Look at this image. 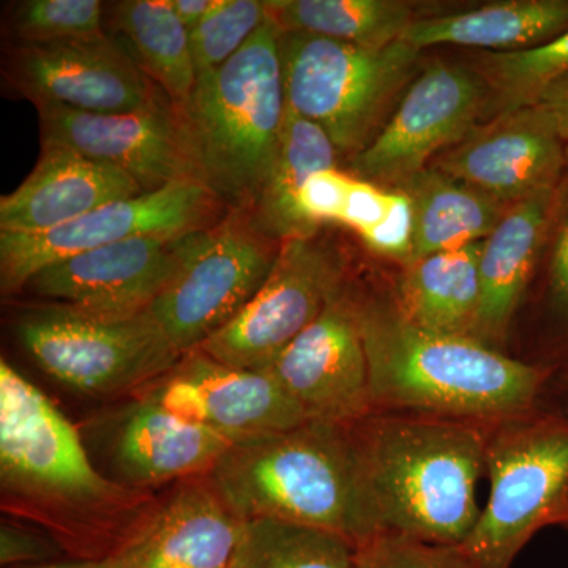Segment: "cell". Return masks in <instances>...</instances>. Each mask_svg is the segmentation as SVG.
<instances>
[{
	"mask_svg": "<svg viewBox=\"0 0 568 568\" xmlns=\"http://www.w3.org/2000/svg\"><path fill=\"white\" fill-rule=\"evenodd\" d=\"M104 7L99 0H24L11 13L20 44L102 36Z\"/></svg>",
	"mask_w": 568,
	"mask_h": 568,
	"instance_id": "33",
	"label": "cell"
},
{
	"mask_svg": "<svg viewBox=\"0 0 568 568\" xmlns=\"http://www.w3.org/2000/svg\"><path fill=\"white\" fill-rule=\"evenodd\" d=\"M132 175L61 142L41 141L39 162L0 200V233H48L103 205L142 194Z\"/></svg>",
	"mask_w": 568,
	"mask_h": 568,
	"instance_id": "19",
	"label": "cell"
},
{
	"mask_svg": "<svg viewBox=\"0 0 568 568\" xmlns=\"http://www.w3.org/2000/svg\"><path fill=\"white\" fill-rule=\"evenodd\" d=\"M355 568H474L458 547L377 534L357 545Z\"/></svg>",
	"mask_w": 568,
	"mask_h": 568,
	"instance_id": "34",
	"label": "cell"
},
{
	"mask_svg": "<svg viewBox=\"0 0 568 568\" xmlns=\"http://www.w3.org/2000/svg\"><path fill=\"white\" fill-rule=\"evenodd\" d=\"M211 481L242 521L301 523L357 545L375 536L349 425L306 422L239 440L213 467Z\"/></svg>",
	"mask_w": 568,
	"mask_h": 568,
	"instance_id": "3",
	"label": "cell"
},
{
	"mask_svg": "<svg viewBox=\"0 0 568 568\" xmlns=\"http://www.w3.org/2000/svg\"><path fill=\"white\" fill-rule=\"evenodd\" d=\"M231 209L203 182H181L103 205L48 233H0L3 295L67 257L138 237H183L222 222Z\"/></svg>",
	"mask_w": 568,
	"mask_h": 568,
	"instance_id": "10",
	"label": "cell"
},
{
	"mask_svg": "<svg viewBox=\"0 0 568 568\" xmlns=\"http://www.w3.org/2000/svg\"><path fill=\"white\" fill-rule=\"evenodd\" d=\"M331 223L345 224L373 252L407 263L413 253V209L402 190L343 174Z\"/></svg>",
	"mask_w": 568,
	"mask_h": 568,
	"instance_id": "30",
	"label": "cell"
},
{
	"mask_svg": "<svg viewBox=\"0 0 568 568\" xmlns=\"http://www.w3.org/2000/svg\"><path fill=\"white\" fill-rule=\"evenodd\" d=\"M537 104H541L552 115L558 125L560 138L568 141V77L549 85L541 93Z\"/></svg>",
	"mask_w": 568,
	"mask_h": 568,
	"instance_id": "37",
	"label": "cell"
},
{
	"mask_svg": "<svg viewBox=\"0 0 568 568\" xmlns=\"http://www.w3.org/2000/svg\"><path fill=\"white\" fill-rule=\"evenodd\" d=\"M487 102L480 77L433 62L407 85L375 140L353 156L355 174L368 182L405 181L425 170L437 152L465 140Z\"/></svg>",
	"mask_w": 568,
	"mask_h": 568,
	"instance_id": "14",
	"label": "cell"
},
{
	"mask_svg": "<svg viewBox=\"0 0 568 568\" xmlns=\"http://www.w3.org/2000/svg\"><path fill=\"white\" fill-rule=\"evenodd\" d=\"M564 141L541 104L496 115L440 155L437 170L511 205L556 190L564 168Z\"/></svg>",
	"mask_w": 568,
	"mask_h": 568,
	"instance_id": "18",
	"label": "cell"
},
{
	"mask_svg": "<svg viewBox=\"0 0 568 568\" xmlns=\"http://www.w3.org/2000/svg\"><path fill=\"white\" fill-rule=\"evenodd\" d=\"M185 237L130 239L74 254L44 267L24 290L92 316H140L173 275Z\"/></svg>",
	"mask_w": 568,
	"mask_h": 568,
	"instance_id": "17",
	"label": "cell"
},
{
	"mask_svg": "<svg viewBox=\"0 0 568 568\" xmlns=\"http://www.w3.org/2000/svg\"><path fill=\"white\" fill-rule=\"evenodd\" d=\"M0 476L9 491L67 506L118 499L69 418L6 361L0 364Z\"/></svg>",
	"mask_w": 568,
	"mask_h": 568,
	"instance_id": "9",
	"label": "cell"
},
{
	"mask_svg": "<svg viewBox=\"0 0 568 568\" xmlns=\"http://www.w3.org/2000/svg\"><path fill=\"white\" fill-rule=\"evenodd\" d=\"M480 65L496 115L532 106L549 85L568 77V31L530 50L488 52Z\"/></svg>",
	"mask_w": 568,
	"mask_h": 568,
	"instance_id": "31",
	"label": "cell"
},
{
	"mask_svg": "<svg viewBox=\"0 0 568 568\" xmlns=\"http://www.w3.org/2000/svg\"><path fill=\"white\" fill-rule=\"evenodd\" d=\"M338 155L320 125L287 108L275 162L250 211L253 226L280 244L308 239L297 215L298 192L317 171L334 170Z\"/></svg>",
	"mask_w": 568,
	"mask_h": 568,
	"instance_id": "26",
	"label": "cell"
},
{
	"mask_svg": "<svg viewBox=\"0 0 568 568\" xmlns=\"http://www.w3.org/2000/svg\"><path fill=\"white\" fill-rule=\"evenodd\" d=\"M413 209L409 261L485 241L508 205L437 170L425 168L398 183Z\"/></svg>",
	"mask_w": 568,
	"mask_h": 568,
	"instance_id": "24",
	"label": "cell"
},
{
	"mask_svg": "<svg viewBox=\"0 0 568 568\" xmlns=\"http://www.w3.org/2000/svg\"><path fill=\"white\" fill-rule=\"evenodd\" d=\"M357 544L334 530L256 518L244 521L227 568H355Z\"/></svg>",
	"mask_w": 568,
	"mask_h": 568,
	"instance_id": "29",
	"label": "cell"
},
{
	"mask_svg": "<svg viewBox=\"0 0 568 568\" xmlns=\"http://www.w3.org/2000/svg\"><path fill=\"white\" fill-rule=\"evenodd\" d=\"M268 20V0H216L205 20L190 31L196 73L231 61Z\"/></svg>",
	"mask_w": 568,
	"mask_h": 568,
	"instance_id": "32",
	"label": "cell"
},
{
	"mask_svg": "<svg viewBox=\"0 0 568 568\" xmlns=\"http://www.w3.org/2000/svg\"><path fill=\"white\" fill-rule=\"evenodd\" d=\"M267 372L310 422L351 425L373 413L357 304L342 287Z\"/></svg>",
	"mask_w": 568,
	"mask_h": 568,
	"instance_id": "15",
	"label": "cell"
},
{
	"mask_svg": "<svg viewBox=\"0 0 568 568\" xmlns=\"http://www.w3.org/2000/svg\"><path fill=\"white\" fill-rule=\"evenodd\" d=\"M36 108L41 141L61 142L97 162L118 166L144 193L181 182L205 183L192 123L185 108L171 100L125 114H91L59 104Z\"/></svg>",
	"mask_w": 568,
	"mask_h": 568,
	"instance_id": "11",
	"label": "cell"
},
{
	"mask_svg": "<svg viewBox=\"0 0 568 568\" xmlns=\"http://www.w3.org/2000/svg\"><path fill=\"white\" fill-rule=\"evenodd\" d=\"M349 428L375 536L465 544L481 511L488 425L375 410Z\"/></svg>",
	"mask_w": 568,
	"mask_h": 568,
	"instance_id": "1",
	"label": "cell"
},
{
	"mask_svg": "<svg viewBox=\"0 0 568 568\" xmlns=\"http://www.w3.org/2000/svg\"><path fill=\"white\" fill-rule=\"evenodd\" d=\"M215 2L216 0H171V6L182 24L193 31L211 13Z\"/></svg>",
	"mask_w": 568,
	"mask_h": 568,
	"instance_id": "38",
	"label": "cell"
},
{
	"mask_svg": "<svg viewBox=\"0 0 568 568\" xmlns=\"http://www.w3.org/2000/svg\"><path fill=\"white\" fill-rule=\"evenodd\" d=\"M14 335L52 379L85 395H114L162 379L183 355L152 312L112 320L61 304L31 306Z\"/></svg>",
	"mask_w": 568,
	"mask_h": 568,
	"instance_id": "7",
	"label": "cell"
},
{
	"mask_svg": "<svg viewBox=\"0 0 568 568\" xmlns=\"http://www.w3.org/2000/svg\"><path fill=\"white\" fill-rule=\"evenodd\" d=\"M242 526L211 480L194 481L122 538L104 568H227Z\"/></svg>",
	"mask_w": 568,
	"mask_h": 568,
	"instance_id": "20",
	"label": "cell"
},
{
	"mask_svg": "<svg viewBox=\"0 0 568 568\" xmlns=\"http://www.w3.org/2000/svg\"><path fill=\"white\" fill-rule=\"evenodd\" d=\"M551 284L559 304L568 310V215L560 227L552 253Z\"/></svg>",
	"mask_w": 568,
	"mask_h": 568,
	"instance_id": "36",
	"label": "cell"
},
{
	"mask_svg": "<svg viewBox=\"0 0 568 568\" xmlns=\"http://www.w3.org/2000/svg\"><path fill=\"white\" fill-rule=\"evenodd\" d=\"M567 31L568 0H508L416 20L402 40L420 51L436 44H457L515 52L540 47Z\"/></svg>",
	"mask_w": 568,
	"mask_h": 568,
	"instance_id": "23",
	"label": "cell"
},
{
	"mask_svg": "<svg viewBox=\"0 0 568 568\" xmlns=\"http://www.w3.org/2000/svg\"><path fill=\"white\" fill-rule=\"evenodd\" d=\"M112 425L110 458L118 476L132 485H155L211 474L234 443L171 414L151 394L119 410Z\"/></svg>",
	"mask_w": 568,
	"mask_h": 568,
	"instance_id": "21",
	"label": "cell"
},
{
	"mask_svg": "<svg viewBox=\"0 0 568 568\" xmlns=\"http://www.w3.org/2000/svg\"><path fill=\"white\" fill-rule=\"evenodd\" d=\"M271 18L283 32L308 33L365 48L402 40L416 21L413 7L398 0H268Z\"/></svg>",
	"mask_w": 568,
	"mask_h": 568,
	"instance_id": "28",
	"label": "cell"
},
{
	"mask_svg": "<svg viewBox=\"0 0 568 568\" xmlns=\"http://www.w3.org/2000/svg\"><path fill=\"white\" fill-rule=\"evenodd\" d=\"M373 413L489 425L528 414L544 373L469 335L429 331L398 306L357 304Z\"/></svg>",
	"mask_w": 568,
	"mask_h": 568,
	"instance_id": "2",
	"label": "cell"
},
{
	"mask_svg": "<svg viewBox=\"0 0 568 568\" xmlns=\"http://www.w3.org/2000/svg\"><path fill=\"white\" fill-rule=\"evenodd\" d=\"M119 43L140 69L178 106L192 99L197 73L190 31L179 20L171 0H123L112 7Z\"/></svg>",
	"mask_w": 568,
	"mask_h": 568,
	"instance_id": "27",
	"label": "cell"
},
{
	"mask_svg": "<svg viewBox=\"0 0 568 568\" xmlns=\"http://www.w3.org/2000/svg\"><path fill=\"white\" fill-rule=\"evenodd\" d=\"M280 47L287 108L320 125L351 159L383 129L420 55L405 40L365 48L283 31Z\"/></svg>",
	"mask_w": 568,
	"mask_h": 568,
	"instance_id": "5",
	"label": "cell"
},
{
	"mask_svg": "<svg viewBox=\"0 0 568 568\" xmlns=\"http://www.w3.org/2000/svg\"><path fill=\"white\" fill-rule=\"evenodd\" d=\"M339 287L338 267L312 237L283 242L261 290L196 351L237 368H271Z\"/></svg>",
	"mask_w": 568,
	"mask_h": 568,
	"instance_id": "12",
	"label": "cell"
},
{
	"mask_svg": "<svg viewBox=\"0 0 568 568\" xmlns=\"http://www.w3.org/2000/svg\"><path fill=\"white\" fill-rule=\"evenodd\" d=\"M484 241L405 264L396 306L420 327L473 336L480 304Z\"/></svg>",
	"mask_w": 568,
	"mask_h": 568,
	"instance_id": "25",
	"label": "cell"
},
{
	"mask_svg": "<svg viewBox=\"0 0 568 568\" xmlns=\"http://www.w3.org/2000/svg\"><path fill=\"white\" fill-rule=\"evenodd\" d=\"M31 568H104V559H78L69 562L44 564Z\"/></svg>",
	"mask_w": 568,
	"mask_h": 568,
	"instance_id": "39",
	"label": "cell"
},
{
	"mask_svg": "<svg viewBox=\"0 0 568 568\" xmlns=\"http://www.w3.org/2000/svg\"><path fill=\"white\" fill-rule=\"evenodd\" d=\"M9 78L36 106L59 104L91 114H125L170 100L108 33L18 44L10 58Z\"/></svg>",
	"mask_w": 568,
	"mask_h": 568,
	"instance_id": "13",
	"label": "cell"
},
{
	"mask_svg": "<svg viewBox=\"0 0 568 568\" xmlns=\"http://www.w3.org/2000/svg\"><path fill=\"white\" fill-rule=\"evenodd\" d=\"M282 29L265 22L231 61L197 74L185 112L205 183L231 211H252L278 152L286 121Z\"/></svg>",
	"mask_w": 568,
	"mask_h": 568,
	"instance_id": "4",
	"label": "cell"
},
{
	"mask_svg": "<svg viewBox=\"0 0 568 568\" xmlns=\"http://www.w3.org/2000/svg\"><path fill=\"white\" fill-rule=\"evenodd\" d=\"M280 242L253 226L250 211L183 239L178 267L151 312L182 355L200 349L231 323L261 290Z\"/></svg>",
	"mask_w": 568,
	"mask_h": 568,
	"instance_id": "8",
	"label": "cell"
},
{
	"mask_svg": "<svg viewBox=\"0 0 568 568\" xmlns=\"http://www.w3.org/2000/svg\"><path fill=\"white\" fill-rule=\"evenodd\" d=\"M58 548L40 534L21 526L2 525L0 529V562L2 566L11 564H37L54 558Z\"/></svg>",
	"mask_w": 568,
	"mask_h": 568,
	"instance_id": "35",
	"label": "cell"
},
{
	"mask_svg": "<svg viewBox=\"0 0 568 568\" xmlns=\"http://www.w3.org/2000/svg\"><path fill=\"white\" fill-rule=\"evenodd\" d=\"M153 386L148 394L171 414L212 429L231 443L310 422L267 369L237 368L201 351L183 355Z\"/></svg>",
	"mask_w": 568,
	"mask_h": 568,
	"instance_id": "16",
	"label": "cell"
},
{
	"mask_svg": "<svg viewBox=\"0 0 568 568\" xmlns=\"http://www.w3.org/2000/svg\"><path fill=\"white\" fill-rule=\"evenodd\" d=\"M489 496L459 545L474 568H510L568 503V424L528 414L488 425Z\"/></svg>",
	"mask_w": 568,
	"mask_h": 568,
	"instance_id": "6",
	"label": "cell"
},
{
	"mask_svg": "<svg viewBox=\"0 0 568 568\" xmlns=\"http://www.w3.org/2000/svg\"><path fill=\"white\" fill-rule=\"evenodd\" d=\"M556 190L508 205L480 254V304L473 336L495 347L506 338L544 242Z\"/></svg>",
	"mask_w": 568,
	"mask_h": 568,
	"instance_id": "22",
	"label": "cell"
}]
</instances>
